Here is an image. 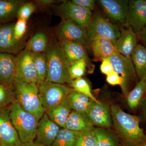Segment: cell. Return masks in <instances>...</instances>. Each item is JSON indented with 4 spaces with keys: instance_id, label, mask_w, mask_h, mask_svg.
I'll return each mask as SVG.
<instances>
[{
    "instance_id": "10",
    "label": "cell",
    "mask_w": 146,
    "mask_h": 146,
    "mask_svg": "<svg viewBox=\"0 0 146 146\" xmlns=\"http://www.w3.org/2000/svg\"><path fill=\"white\" fill-rule=\"evenodd\" d=\"M105 17L115 25L125 23L129 8L128 0H99L97 1Z\"/></svg>"
},
{
    "instance_id": "32",
    "label": "cell",
    "mask_w": 146,
    "mask_h": 146,
    "mask_svg": "<svg viewBox=\"0 0 146 146\" xmlns=\"http://www.w3.org/2000/svg\"><path fill=\"white\" fill-rule=\"evenodd\" d=\"M15 100L12 88H8L0 84V108L9 107Z\"/></svg>"
},
{
    "instance_id": "43",
    "label": "cell",
    "mask_w": 146,
    "mask_h": 146,
    "mask_svg": "<svg viewBox=\"0 0 146 146\" xmlns=\"http://www.w3.org/2000/svg\"><path fill=\"white\" fill-rule=\"evenodd\" d=\"M144 100H145V103L142 111V116L146 120V98H145Z\"/></svg>"
},
{
    "instance_id": "31",
    "label": "cell",
    "mask_w": 146,
    "mask_h": 146,
    "mask_svg": "<svg viewBox=\"0 0 146 146\" xmlns=\"http://www.w3.org/2000/svg\"><path fill=\"white\" fill-rule=\"evenodd\" d=\"M70 86L75 91L89 97L96 102H100L92 94L91 87L85 79L80 78L73 80Z\"/></svg>"
},
{
    "instance_id": "37",
    "label": "cell",
    "mask_w": 146,
    "mask_h": 146,
    "mask_svg": "<svg viewBox=\"0 0 146 146\" xmlns=\"http://www.w3.org/2000/svg\"><path fill=\"white\" fill-rule=\"evenodd\" d=\"M106 81L110 85H119L121 87L123 85L122 78L115 72L107 76Z\"/></svg>"
},
{
    "instance_id": "15",
    "label": "cell",
    "mask_w": 146,
    "mask_h": 146,
    "mask_svg": "<svg viewBox=\"0 0 146 146\" xmlns=\"http://www.w3.org/2000/svg\"><path fill=\"white\" fill-rule=\"evenodd\" d=\"M14 23L0 25V53L16 54L25 46L23 42L16 40L13 35Z\"/></svg>"
},
{
    "instance_id": "19",
    "label": "cell",
    "mask_w": 146,
    "mask_h": 146,
    "mask_svg": "<svg viewBox=\"0 0 146 146\" xmlns=\"http://www.w3.org/2000/svg\"><path fill=\"white\" fill-rule=\"evenodd\" d=\"M86 114L94 125L105 128L112 126L110 109L107 105L94 102Z\"/></svg>"
},
{
    "instance_id": "4",
    "label": "cell",
    "mask_w": 146,
    "mask_h": 146,
    "mask_svg": "<svg viewBox=\"0 0 146 146\" xmlns=\"http://www.w3.org/2000/svg\"><path fill=\"white\" fill-rule=\"evenodd\" d=\"M12 89L15 99L21 107L39 121L45 111L39 99V89L36 84L15 82Z\"/></svg>"
},
{
    "instance_id": "7",
    "label": "cell",
    "mask_w": 146,
    "mask_h": 146,
    "mask_svg": "<svg viewBox=\"0 0 146 146\" xmlns=\"http://www.w3.org/2000/svg\"><path fill=\"white\" fill-rule=\"evenodd\" d=\"M38 87L39 99L45 112L61 103L73 89L62 84L46 81Z\"/></svg>"
},
{
    "instance_id": "20",
    "label": "cell",
    "mask_w": 146,
    "mask_h": 146,
    "mask_svg": "<svg viewBox=\"0 0 146 146\" xmlns=\"http://www.w3.org/2000/svg\"><path fill=\"white\" fill-rule=\"evenodd\" d=\"M87 48L91 50L95 61L107 59L117 52L115 45L111 41L102 36H95Z\"/></svg>"
},
{
    "instance_id": "40",
    "label": "cell",
    "mask_w": 146,
    "mask_h": 146,
    "mask_svg": "<svg viewBox=\"0 0 146 146\" xmlns=\"http://www.w3.org/2000/svg\"><path fill=\"white\" fill-rule=\"evenodd\" d=\"M138 39L143 44L146 49V26L137 34Z\"/></svg>"
},
{
    "instance_id": "26",
    "label": "cell",
    "mask_w": 146,
    "mask_h": 146,
    "mask_svg": "<svg viewBox=\"0 0 146 146\" xmlns=\"http://www.w3.org/2000/svg\"><path fill=\"white\" fill-rule=\"evenodd\" d=\"M146 92V77L139 80L126 98L131 109H136L140 106L145 98Z\"/></svg>"
},
{
    "instance_id": "6",
    "label": "cell",
    "mask_w": 146,
    "mask_h": 146,
    "mask_svg": "<svg viewBox=\"0 0 146 146\" xmlns=\"http://www.w3.org/2000/svg\"><path fill=\"white\" fill-rule=\"evenodd\" d=\"M112 63L114 72L122 78L121 86L124 96L126 98L133 84L139 81L131 58L125 57L118 52H115L108 58Z\"/></svg>"
},
{
    "instance_id": "27",
    "label": "cell",
    "mask_w": 146,
    "mask_h": 146,
    "mask_svg": "<svg viewBox=\"0 0 146 146\" xmlns=\"http://www.w3.org/2000/svg\"><path fill=\"white\" fill-rule=\"evenodd\" d=\"M72 109L77 112L86 113L95 102L85 95L73 89L68 96Z\"/></svg>"
},
{
    "instance_id": "34",
    "label": "cell",
    "mask_w": 146,
    "mask_h": 146,
    "mask_svg": "<svg viewBox=\"0 0 146 146\" xmlns=\"http://www.w3.org/2000/svg\"><path fill=\"white\" fill-rule=\"evenodd\" d=\"M87 67V63L84 60H79L71 65L70 72L72 80L82 77Z\"/></svg>"
},
{
    "instance_id": "16",
    "label": "cell",
    "mask_w": 146,
    "mask_h": 146,
    "mask_svg": "<svg viewBox=\"0 0 146 146\" xmlns=\"http://www.w3.org/2000/svg\"><path fill=\"white\" fill-rule=\"evenodd\" d=\"M119 28L120 36L114 44L116 51L125 57L131 58L138 44V35L130 27L122 25Z\"/></svg>"
},
{
    "instance_id": "1",
    "label": "cell",
    "mask_w": 146,
    "mask_h": 146,
    "mask_svg": "<svg viewBox=\"0 0 146 146\" xmlns=\"http://www.w3.org/2000/svg\"><path fill=\"white\" fill-rule=\"evenodd\" d=\"M112 123L124 146H141L146 142V135L140 125V119L123 111L119 106L110 108Z\"/></svg>"
},
{
    "instance_id": "11",
    "label": "cell",
    "mask_w": 146,
    "mask_h": 146,
    "mask_svg": "<svg viewBox=\"0 0 146 146\" xmlns=\"http://www.w3.org/2000/svg\"><path fill=\"white\" fill-rule=\"evenodd\" d=\"M55 36L59 40H67L80 43L86 48V28L68 20L62 19L55 28Z\"/></svg>"
},
{
    "instance_id": "2",
    "label": "cell",
    "mask_w": 146,
    "mask_h": 146,
    "mask_svg": "<svg viewBox=\"0 0 146 146\" xmlns=\"http://www.w3.org/2000/svg\"><path fill=\"white\" fill-rule=\"evenodd\" d=\"M45 53L47 74L45 81L62 84L70 86L72 79L70 75V65L68 62L57 38L53 36Z\"/></svg>"
},
{
    "instance_id": "35",
    "label": "cell",
    "mask_w": 146,
    "mask_h": 146,
    "mask_svg": "<svg viewBox=\"0 0 146 146\" xmlns=\"http://www.w3.org/2000/svg\"><path fill=\"white\" fill-rule=\"evenodd\" d=\"M36 8L35 4L32 2H25L19 8L17 13L18 19L27 21L34 13Z\"/></svg>"
},
{
    "instance_id": "45",
    "label": "cell",
    "mask_w": 146,
    "mask_h": 146,
    "mask_svg": "<svg viewBox=\"0 0 146 146\" xmlns=\"http://www.w3.org/2000/svg\"><path fill=\"white\" fill-rule=\"evenodd\" d=\"M0 146H3L1 142V140H0Z\"/></svg>"
},
{
    "instance_id": "8",
    "label": "cell",
    "mask_w": 146,
    "mask_h": 146,
    "mask_svg": "<svg viewBox=\"0 0 146 146\" xmlns=\"http://www.w3.org/2000/svg\"><path fill=\"white\" fill-rule=\"evenodd\" d=\"M56 11L62 19L72 21L86 28L93 13L91 11L75 4L70 1H64L56 6Z\"/></svg>"
},
{
    "instance_id": "21",
    "label": "cell",
    "mask_w": 146,
    "mask_h": 146,
    "mask_svg": "<svg viewBox=\"0 0 146 146\" xmlns=\"http://www.w3.org/2000/svg\"><path fill=\"white\" fill-rule=\"evenodd\" d=\"M94 125L86 113L72 110L65 125V129L72 131L84 132L93 130Z\"/></svg>"
},
{
    "instance_id": "41",
    "label": "cell",
    "mask_w": 146,
    "mask_h": 146,
    "mask_svg": "<svg viewBox=\"0 0 146 146\" xmlns=\"http://www.w3.org/2000/svg\"><path fill=\"white\" fill-rule=\"evenodd\" d=\"M35 2L38 5L46 7H48L56 3V1L53 0H39V1H35Z\"/></svg>"
},
{
    "instance_id": "46",
    "label": "cell",
    "mask_w": 146,
    "mask_h": 146,
    "mask_svg": "<svg viewBox=\"0 0 146 146\" xmlns=\"http://www.w3.org/2000/svg\"><path fill=\"white\" fill-rule=\"evenodd\" d=\"M145 98H146V92L145 95Z\"/></svg>"
},
{
    "instance_id": "39",
    "label": "cell",
    "mask_w": 146,
    "mask_h": 146,
    "mask_svg": "<svg viewBox=\"0 0 146 146\" xmlns=\"http://www.w3.org/2000/svg\"><path fill=\"white\" fill-rule=\"evenodd\" d=\"M100 70L102 74L108 76L114 72L112 63L108 59H104L102 61Z\"/></svg>"
},
{
    "instance_id": "36",
    "label": "cell",
    "mask_w": 146,
    "mask_h": 146,
    "mask_svg": "<svg viewBox=\"0 0 146 146\" xmlns=\"http://www.w3.org/2000/svg\"><path fill=\"white\" fill-rule=\"evenodd\" d=\"M27 30V21L18 19L14 25L13 35L16 40L18 42H23V39Z\"/></svg>"
},
{
    "instance_id": "18",
    "label": "cell",
    "mask_w": 146,
    "mask_h": 146,
    "mask_svg": "<svg viewBox=\"0 0 146 146\" xmlns=\"http://www.w3.org/2000/svg\"><path fill=\"white\" fill-rule=\"evenodd\" d=\"M16 76V56L0 53V84L12 88Z\"/></svg>"
},
{
    "instance_id": "17",
    "label": "cell",
    "mask_w": 146,
    "mask_h": 146,
    "mask_svg": "<svg viewBox=\"0 0 146 146\" xmlns=\"http://www.w3.org/2000/svg\"><path fill=\"white\" fill-rule=\"evenodd\" d=\"M58 40L70 65L79 60H84L87 63L90 70L94 68V65L88 57L86 47L83 45L72 41Z\"/></svg>"
},
{
    "instance_id": "5",
    "label": "cell",
    "mask_w": 146,
    "mask_h": 146,
    "mask_svg": "<svg viewBox=\"0 0 146 146\" xmlns=\"http://www.w3.org/2000/svg\"><path fill=\"white\" fill-rule=\"evenodd\" d=\"M86 29V48L95 36L107 38L115 44L120 35L119 27L112 23L100 12H97L95 15H93Z\"/></svg>"
},
{
    "instance_id": "30",
    "label": "cell",
    "mask_w": 146,
    "mask_h": 146,
    "mask_svg": "<svg viewBox=\"0 0 146 146\" xmlns=\"http://www.w3.org/2000/svg\"><path fill=\"white\" fill-rule=\"evenodd\" d=\"M36 74L37 86L46 80L47 74L46 58L45 53L33 54Z\"/></svg>"
},
{
    "instance_id": "3",
    "label": "cell",
    "mask_w": 146,
    "mask_h": 146,
    "mask_svg": "<svg viewBox=\"0 0 146 146\" xmlns=\"http://www.w3.org/2000/svg\"><path fill=\"white\" fill-rule=\"evenodd\" d=\"M9 115L23 144L34 142L38 120L25 110L16 100L8 108Z\"/></svg>"
},
{
    "instance_id": "13",
    "label": "cell",
    "mask_w": 146,
    "mask_h": 146,
    "mask_svg": "<svg viewBox=\"0 0 146 146\" xmlns=\"http://www.w3.org/2000/svg\"><path fill=\"white\" fill-rule=\"evenodd\" d=\"M60 129V127L45 113L37 123L35 141L44 146H51Z\"/></svg>"
},
{
    "instance_id": "9",
    "label": "cell",
    "mask_w": 146,
    "mask_h": 146,
    "mask_svg": "<svg viewBox=\"0 0 146 146\" xmlns=\"http://www.w3.org/2000/svg\"><path fill=\"white\" fill-rule=\"evenodd\" d=\"M16 76L15 82L37 83V74L33 54L26 48L16 56Z\"/></svg>"
},
{
    "instance_id": "29",
    "label": "cell",
    "mask_w": 146,
    "mask_h": 146,
    "mask_svg": "<svg viewBox=\"0 0 146 146\" xmlns=\"http://www.w3.org/2000/svg\"><path fill=\"white\" fill-rule=\"evenodd\" d=\"M81 133L67 129H60L51 146H74L77 139Z\"/></svg>"
},
{
    "instance_id": "22",
    "label": "cell",
    "mask_w": 146,
    "mask_h": 146,
    "mask_svg": "<svg viewBox=\"0 0 146 146\" xmlns=\"http://www.w3.org/2000/svg\"><path fill=\"white\" fill-rule=\"evenodd\" d=\"M72 110L68 97L60 104L48 110L45 113L54 122L62 128H65L68 117Z\"/></svg>"
},
{
    "instance_id": "25",
    "label": "cell",
    "mask_w": 146,
    "mask_h": 146,
    "mask_svg": "<svg viewBox=\"0 0 146 146\" xmlns=\"http://www.w3.org/2000/svg\"><path fill=\"white\" fill-rule=\"evenodd\" d=\"M108 128H94L96 146H121V141L117 135Z\"/></svg>"
},
{
    "instance_id": "33",
    "label": "cell",
    "mask_w": 146,
    "mask_h": 146,
    "mask_svg": "<svg viewBox=\"0 0 146 146\" xmlns=\"http://www.w3.org/2000/svg\"><path fill=\"white\" fill-rule=\"evenodd\" d=\"M74 146H96L94 130L81 132L77 139Z\"/></svg>"
},
{
    "instance_id": "38",
    "label": "cell",
    "mask_w": 146,
    "mask_h": 146,
    "mask_svg": "<svg viewBox=\"0 0 146 146\" xmlns=\"http://www.w3.org/2000/svg\"><path fill=\"white\" fill-rule=\"evenodd\" d=\"M74 3L89 10H94L95 8L96 1L94 0H72Z\"/></svg>"
},
{
    "instance_id": "12",
    "label": "cell",
    "mask_w": 146,
    "mask_h": 146,
    "mask_svg": "<svg viewBox=\"0 0 146 146\" xmlns=\"http://www.w3.org/2000/svg\"><path fill=\"white\" fill-rule=\"evenodd\" d=\"M138 34L146 26V0L129 1V8L125 23Z\"/></svg>"
},
{
    "instance_id": "24",
    "label": "cell",
    "mask_w": 146,
    "mask_h": 146,
    "mask_svg": "<svg viewBox=\"0 0 146 146\" xmlns=\"http://www.w3.org/2000/svg\"><path fill=\"white\" fill-rule=\"evenodd\" d=\"M131 60L139 80L146 77V49L138 44L131 54Z\"/></svg>"
},
{
    "instance_id": "42",
    "label": "cell",
    "mask_w": 146,
    "mask_h": 146,
    "mask_svg": "<svg viewBox=\"0 0 146 146\" xmlns=\"http://www.w3.org/2000/svg\"><path fill=\"white\" fill-rule=\"evenodd\" d=\"M22 146H45L41 144L38 143L35 141L31 142L30 143H28L23 144Z\"/></svg>"
},
{
    "instance_id": "44",
    "label": "cell",
    "mask_w": 146,
    "mask_h": 146,
    "mask_svg": "<svg viewBox=\"0 0 146 146\" xmlns=\"http://www.w3.org/2000/svg\"><path fill=\"white\" fill-rule=\"evenodd\" d=\"M141 146H146V142L143 144V145H141Z\"/></svg>"
},
{
    "instance_id": "28",
    "label": "cell",
    "mask_w": 146,
    "mask_h": 146,
    "mask_svg": "<svg viewBox=\"0 0 146 146\" xmlns=\"http://www.w3.org/2000/svg\"><path fill=\"white\" fill-rule=\"evenodd\" d=\"M49 41L46 35L42 32L33 35L26 46L25 48L33 54L45 53L48 48Z\"/></svg>"
},
{
    "instance_id": "23",
    "label": "cell",
    "mask_w": 146,
    "mask_h": 146,
    "mask_svg": "<svg viewBox=\"0 0 146 146\" xmlns=\"http://www.w3.org/2000/svg\"><path fill=\"white\" fill-rule=\"evenodd\" d=\"M25 2L22 0H0V25L10 23L17 18L19 8Z\"/></svg>"
},
{
    "instance_id": "14",
    "label": "cell",
    "mask_w": 146,
    "mask_h": 146,
    "mask_svg": "<svg viewBox=\"0 0 146 146\" xmlns=\"http://www.w3.org/2000/svg\"><path fill=\"white\" fill-rule=\"evenodd\" d=\"M0 140L3 146H22L18 132L13 126L7 108H0Z\"/></svg>"
}]
</instances>
